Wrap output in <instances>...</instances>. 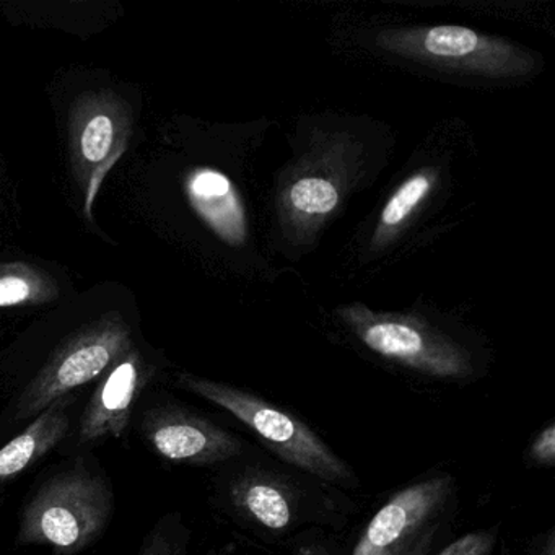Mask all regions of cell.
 <instances>
[{"mask_svg": "<svg viewBox=\"0 0 555 555\" xmlns=\"http://www.w3.org/2000/svg\"><path fill=\"white\" fill-rule=\"evenodd\" d=\"M212 503L236 528L269 544L343 528L352 513V500L343 489L251 444L216 467Z\"/></svg>", "mask_w": 555, "mask_h": 555, "instance_id": "1", "label": "cell"}, {"mask_svg": "<svg viewBox=\"0 0 555 555\" xmlns=\"http://www.w3.org/2000/svg\"><path fill=\"white\" fill-rule=\"evenodd\" d=\"M115 492L102 470L83 460L41 482L22 509L18 545H47L53 555H77L95 544L112 522Z\"/></svg>", "mask_w": 555, "mask_h": 555, "instance_id": "2", "label": "cell"}, {"mask_svg": "<svg viewBox=\"0 0 555 555\" xmlns=\"http://www.w3.org/2000/svg\"><path fill=\"white\" fill-rule=\"evenodd\" d=\"M177 385L242 422L264 444L272 456L339 489H356L359 477L336 451L294 412L272 404L246 389L201 378L191 373L177 375Z\"/></svg>", "mask_w": 555, "mask_h": 555, "instance_id": "3", "label": "cell"}, {"mask_svg": "<svg viewBox=\"0 0 555 555\" xmlns=\"http://www.w3.org/2000/svg\"><path fill=\"white\" fill-rule=\"evenodd\" d=\"M132 347L131 327L116 311L80 327L60 344L40 372L22 389L0 427L4 425L8 430L34 421L57 399L102 378Z\"/></svg>", "mask_w": 555, "mask_h": 555, "instance_id": "4", "label": "cell"}, {"mask_svg": "<svg viewBox=\"0 0 555 555\" xmlns=\"http://www.w3.org/2000/svg\"><path fill=\"white\" fill-rule=\"evenodd\" d=\"M451 474L424 477L389 496L357 539L350 555H430L456 518Z\"/></svg>", "mask_w": 555, "mask_h": 555, "instance_id": "5", "label": "cell"}, {"mask_svg": "<svg viewBox=\"0 0 555 555\" xmlns=\"http://www.w3.org/2000/svg\"><path fill=\"white\" fill-rule=\"evenodd\" d=\"M340 320L376 356L428 378L464 382L477 369L469 350L411 314L376 313L360 304L340 308Z\"/></svg>", "mask_w": 555, "mask_h": 555, "instance_id": "6", "label": "cell"}, {"mask_svg": "<svg viewBox=\"0 0 555 555\" xmlns=\"http://www.w3.org/2000/svg\"><path fill=\"white\" fill-rule=\"evenodd\" d=\"M131 135V105L113 90L83 93L70 106V167L89 222L100 188L128 151Z\"/></svg>", "mask_w": 555, "mask_h": 555, "instance_id": "7", "label": "cell"}, {"mask_svg": "<svg viewBox=\"0 0 555 555\" xmlns=\"http://www.w3.org/2000/svg\"><path fill=\"white\" fill-rule=\"evenodd\" d=\"M378 44L401 56L483 76H522L532 67L531 57L506 41L457 25L383 31Z\"/></svg>", "mask_w": 555, "mask_h": 555, "instance_id": "8", "label": "cell"}, {"mask_svg": "<svg viewBox=\"0 0 555 555\" xmlns=\"http://www.w3.org/2000/svg\"><path fill=\"white\" fill-rule=\"evenodd\" d=\"M138 430L155 454L188 466H222L249 448L248 441L206 415L171 401L141 409Z\"/></svg>", "mask_w": 555, "mask_h": 555, "instance_id": "9", "label": "cell"}, {"mask_svg": "<svg viewBox=\"0 0 555 555\" xmlns=\"http://www.w3.org/2000/svg\"><path fill=\"white\" fill-rule=\"evenodd\" d=\"M155 370L138 347H132L100 378L83 408L74 435V448H89L125 437L139 399L154 379Z\"/></svg>", "mask_w": 555, "mask_h": 555, "instance_id": "10", "label": "cell"}, {"mask_svg": "<svg viewBox=\"0 0 555 555\" xmlns=\"http://www.w3.org/2000/svg\"><path fill=\"white\" fill-rule=\"evenodd\" d=\"M184 193L196 216L225 245H245L248 219L235 184L222 171L210 167L193 168L184 178Z\"/></svg>", "mask_w": 555, "mask_h": 555, "instance_id": "11", "label": "cell"}, {"mask_svg": "<svg viewBox=\"0 0 555 555\" xmlns=\"http://www.w3.org/2000/svg\"><path fill=\"white\" fill-rule=\"evenodd\" d=\"M76 396L67 395L28 422L27 427L0 447V489L40 463L60 447L73 428Z\"/></svg>", "mask_w": 555, "mask_h": 555, "instance_id": "12", "label": "cell"}, {"mask_svg": "<svg viewBox=\"0 0 555 555\" xmlns=\"http://www.w3.org/2000/svg\"><path fill=\"white\" fill-rule=\"evenodd\" d=\"M340 193L336 181L318 175H305L292 181L284 194L288 219L301 229L323 223L339 206Z\"/></svg>", "mask_w": 555, "mask_h": 555, "instance_id": "13", "label": "cell"}, {"mask_svg": "<svg viewBox=\"0 0 555 555\" xmlns=\"http://www.w3.org/2000/svg\"><path fill=\"white\" fill-rule=\"evenodd\" d=\"M60 297V284L50 272L28 262L0 264V308L38 307Z\"/></svg>", "mask_w": 555, "mask_h": 555, "instance_id": "14", "label": "cell"}, {"mask_svg": "<svg viewBox=\"0 0 555 555\" xmlns=\"http://www.w3.org/2000/svg\"><path fill=\"white\" fill-rule=\"evenodd\" d=\"M437 173L434 170L417 171L411 175L395 193L389 197L388 203L383 207L379 214L378 227L375 230V243L389 242L398 230L404 227V223L411 219L412 214L422 206L430 196L435 188Z\"/></svg>", "mask_w": 555, "mask_h": 555, "instance_id": "15", "label": "cell"}, {"mask_svg": "<svg viewBox=\"0 0 555 555\" xmlns=\"http://www.w3.org/2000/svg\"><path fill=\"white\" fill-rule=\"evenodd\" d=\"M191 529L181 513L162 516L142 539L138 555H188Z\"/></svg>", "mask_w": 555, "mask_h": 555, "instance_id": "16", "label": "cell"}, {"mask_svg": "<svg viewBox=\"0 0 555 555\" xmlns=\"http://www.w3.org/2000/svg\"><path fill=\"white\" fill-rule=\"evenodd\" d=\"M499 528L477 529L461 535L437 552V555H495Z\"/></svg>", "mask_w": 555, "mask_h": 555, "instance_id": "17", "label": "cell"}, {"mask_svg": "<svg viewBox=\"0 0 555 555\" xmlns=\"http://www.w3.org/2000/svg\"><path fill=\"white\" fill-rule=\"evenodd\" d=\"M528 461L532 466L552 467L555 464V424L545 425L528 447Z\"/></svg>", "mask_w": 555, "mask_h": 555, "instance_id": "18", "label": "cell"}, {"mask_svg": "<svg viewBox=\"0 0 555 555\" xmlns=\"http://www.w3.org/2000/svg\"><path fill=\"white\" fill-rule=\"evenodd\" d=\"M291 555H337L334 542L321 531L311 532L295 541Z\"/></svg>", "mask_w": 555, "mask_h": 555, "instance_id": "19", "label": "cell"}, {"mask_svg": "<svg viewBox=\"0 0 555 555\" xmlns=\"http://www.w3.org/2000/svg\"><path fill=\"white\" fill-rule=\"evenodd\" d=\"M528 555H555V528H548L532 539Z\"/></svg>", "mask_w": 555, "mask_h": 555, "instance_id": "20", "label": "cell"}, {"mask_svg": "<svg viewBox=\"0 0 555 555\" xmlns=\"http://www.w3.org/2000/svg\"><path fill=\"white\" fill-rule=\"evenodd\" d=\"M204 555H236L235 542H225V544L219 545V547L210 548Z\"/></svg>", "mask_w": 555, "mask_h": 555, "instance_id": "21", "label": "cell"}]
</instances>
